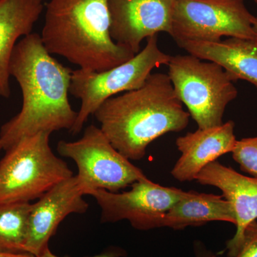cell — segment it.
I'll list each match as a JSON object with an SVG mask.
<instances>
[{
  "label": "cell",
  "mask_w": 257,
  "mask_h": 257,
  "mask_svg": "<svg viewBox=\"0 0 257 257\" xmlns=\"http://www.w3.org/2000/svg\"><path fill=\"white\" fill-rule=\"evenodd\" d=\"M9 72L21 89L23 106L2 126L3 150L37 134L70 131L77 117L68 98L72 70L52 57L39 34L32 32L17 43Z\"/></svg>",
  "instance_id": "cell-1"
},
{
  "label": "cell",
  "mask_w": 257,
  "mask_h": 257,
  "mask_svg": "<svg viewBox=\"0 0 257 257\" xmlns=\"http://www.w3.org/2000/svg\"><path fill=\"white\" fill-rule=\"evenodd\" d=\"M111 145L130 160H141L147 147L169 133L187 128L190 114L168 74L152 73L139 89L104 101L94 114Z\"/></svg>",
  "instance_id": "cell-2"
},
{
  "label": "cell",
  "mask_w": 257,
  "mask_h": 257,
  "mask_svg": "<svg viewBox=\"0 0 257 257\" xmlns=\"http://www.w3.org/2000/svg\"><path fill=\"white\" fill-rule=\"evenodd\" d=\"M42 43L83 70L103 72L135 57L111 38L108 0H50Z\"/></svg>",
  "instance_id": "cell-3"
},
{
  "label": "cell",
  "mask_w": 257,
  "mask_h": 257,
  "mask_svg": "<svg viewBox=\"0 0 257 257\" xmlns=\"http://www.w3.org/2000/svg\"><path fill=\"white\" fill-rule=\"evenodd\" d=\"M50 133L22 140L0 161V204L40 199L73 172L50 146Z\"/></svg>",
  "instance_id": "cell-4"
},
{
  "label": "cell",
  "mask_w": 257,
  "mask_h": 257,
  "mask_svg": "<svg viewBox=\"0 0 257 257\" xmlns=\"http://www.w3.org/2000/svg\"><path fill=\"white\" fill-rule=\"evenodd\" d=\"M168 75L174 90L199 128L220 126L225 109L238 91L221 66L195 56L171 57Z\"/></svg>",
  "instance_id": "cell-5"
},
{
  "label": "cell",
  "mask_w": 257,
  "mask_h": 257,
  "mask_svg": "<svg viewBox=\"0 0 257 257\" xmlns=\"http://www.w3.org/2000/svg\"><path fill=\"white\" fill-rule=\"evenodd\" d=\"M157 35L147 39L143 50L124 63L103 72L72 71L69 93L81 100V107L71 133L77 135L88 118L109 98L144 85L154 69L168 64L172 56L158 46Z\"/></svg>",
  "instance_id": "cell-6"
},
{
  "label": "cell",
  "mask_w": 257,
  "mask_h": 257,
  "mask_svg": "<svg viewBox=\"0 0 257 257\" xmlns=\"http://www.w3.org/2000/svg\"><path fill=\"white\" fill-rule=\"evenodd\" d=\"M57 152L75 162L78 171L75 177L84 195L98 189L118 192L147 177L113 147L100 127L93 124L77 141L59 142Z\"/></svg>",
  "instance_id": "cell-7"
},
{
  "label": "cell",
  "mask_w": 257,
  "mask_h": 257,
  "mask_svg": "<svg viewBox=\"0 0 257 257\" xmlns=\"http://www.w3.org/2000/svg\"><path fill=\"white\" fill-rule=\"evenodd\" d=\"M253 17L243 0H175L170 36L175 41L219 42L222 37L257 40Z\"/></svg>",
  "instance_id": "cell-8"
},
{
  "label": "cell",
  "mask_w": 257,
  "mask_h": 257,
  "mask_svg": "<svg viewBox=\"0 0 257 257\" xmlns=\"http://www.w3.org/2000/svg\"><path fill=\"white\" fill-rule=\"evenodd\" d=\"M127 192L98 189L91 193L101 209L102 223L126 220L135 229L147 231L162 228L167 211L185 191L152 182L148 177L137 181Z\"/></svg>",
  "instance_id": "cell-9"
},
{
  "label": "cell",
  "mask_w": 257,
  "mask_h": 257,
  "mask_svg": "<svg viewBox=\"0 0 257 257\" xmlns=\"http://www.w3.org/2000/svg\"><path fill=\"white\" fill-rule=\"evenodd\" d=\"M175 0H108L111 38L137 55L141 43L160 32L172 34Z\"/></svg>",
  "instance_id": "cell-10"
},
{
  "label": "cell",
  "mask_w": 257,
  "mask_h": 257,
  "mask_svg": "<svg viewBox=\"0 0 257 257\" xmlns=\"http://www.w3.org/2000/svg\"><path fill=\"white\" fill-rule=\"evenodd\" d=\"M84 196L73 176L57 184L32 204L25 253L40 256L49 248L51 237L67 216L87 212L89 204Z\"/></svg>",
  "instance_id": "cell-11"
},
{
  "label": "cell",
  "mask_w": 257,
  "mask_h": 257,
  "mask_svg": "<svg viewBox=\"0 0 257 257\" xmlns=\"http://www.w3.org/2000/svg\"><path fill=\"white\" fill-rule=\"evenodd\" d=\"M195 180L219 189L234 208L236 232L226 241V250L227 257H234L242 245L246 229L257 219V178L241 175L215 161L206 166Z\"/></svg>",
  "instance_id": "cell-12"
},
{
  "label": "cell",
  "mask_w": 257,
  "mask_h": 257,
  "mask_svg": "<svg viewBox=\"0 0 257 257\" xmlns=\"http://www.w3.org/2000/svg\"><path fill=\"white\" fill-rule=\"evenodd\" d=\"M235 124L230 121L220 126L198 128L176 140L181 156L171 175L179 182L195 180L198 174L206 167L227 153H231L237 140Z\"/></svg>",
  "instance_id": "cell-13"
},
{
  "label": "cell",
  "mask_w": 257,
  "mask_h": 257,
  "mask_svg": "<svg viewBox=\"0 0 257 257\" xmlns=\"http://www.w3.org/2000/svg\"><path fill=\"white\" fill-rule=\"evenodd\" d=\"M175 42L190 55L219 64L234 82L246 81L257 89V40L229 37L219 42Z\"/></svg>",
  "instance_id": "cell-14"
},
{
  "label": "cell",
  "mask_w": 257,
  "mask_h": 257,
  "mask_svg": "<svg viewBox=\"0 0 257 257\" xmlns=\"http://www.w3.org/2000/svg\"><path fill=\"white\" fill-rule=\"evenodd\" d=\"M43 0H0V96L10 97L9 67L19 39L32 33Z\"/></svg>",
  "instance_id": "cell-15"
},
{
  "label": "cell",
  "mask_w": 257,
  "mask_h": 257,
  "mask_svg": "<svg viewBox=\"0 0 257 257\" xmlns=\"http://www.w3.org/2000/svg\"><path fill=\"white\" fill-rule=\"evenodd\" d=\"M211 221H224L236 224V215L231 203L222 195L184 192L164 216L162 227L174 230L184 229L188 226H199Z\"/></svg>",
  "instance_id": "cell-16"
},
{
  "label": "cell",
  "mask_w": 257,
  "mask_h": 257,
  "mask_svg": "<svg viewBox=\"0 0 257 257\" xmlns=\"http://www.w3.org/2000/svg\"><path fill=\"white\" fill-rule=\"evenodd\" d=\"M30 202L0 204V253H25Z\"/></svg>",
  "instance_id": "cell-17"
},
{
  "label": "cell",
  "mask_w": 257,
  "mask_h": 257,
  "mask_svg": "<svg viewBox=\"0 0 257 257\" xmlns=\"http://www.w3.org/2000/svg\"><path fill=\"white\" fill-rule=\"evenodd\" d=\"M231 154L242 172L257 178V136L237 140Z\"/></svg>",
  "instance_id": "cell-18"
},
{
  "label": "cell",
  "mask_w": 257,
  "mask_h": 257,
  "mask_svg": "<svg viewBox=\"0 0 257 257\" xmlns=\"http://www.w3.org/2000/svg\"><path fill=\"white\" fill-rule=\"evenodd\" d=\"M215 257L219 256L216 255ZM234 257H257L256 221L251 223L246 229L242 245Z\"/></svg>",
  "instance_id": "cell-19"
},
{
  "label": "cell",
  "mask_w": 257,
  "mask_h": 257,
  "mask_svg": "<svg viewBox=\"0 0 257 257\" xmlns=\"http://www.w3.org/2000/svg\"><path fill=\"white\" fill-rule=\"evenodd\" d=\"M125 255V251L124 250L121 249L119 248H113L111 249L107 250V251H104V252L100 253L99 255H96L94 256L89 257H121L124 256ZM35 257H64V256H59L57 255L54 254L52 251H50V248H47L41 255Z\"/></svg>",
  "instance_id": "cell-20"
},
{
  "label": "cell",
  "mask_w": 257,
  "mask_h": 257,
  "mask_svg": "<svg viewBox=\"0 0 257 257\" xmlns=\"http://www.w3.org/2000/svg\"><path fill=\"white\" fill-rule=\"evenodd\" d=\"M194 251H195V257H215L216 254L212 251H209L204 247V245L200 241H196L194 243Z\"/></svg>",
  "instance_id": "cell-21"
},
{
  "label": "cell",
  "mask_w": 257,
  "mask_h": 257,
  "mask_svg": "<svg viewBox=\"0 0 257 257\" xmlns=\"http://www.w3.org/2000/svg\"><path fill=\"white\" fill-rule=\"evenodd\" d=\"M0 257H35L30 253H0Z\"/></svg>",
  "instance_id": "cell-22"
},
{
  "label": "cell",
  "mask_w": 257,
  "mask_h": 257,
  "mask_svg": "<svg viewBox=\"0 0 257 257\" xmlns=\"http://www.w3.org/2000/svg\"><path fill=\"white\" fill-rule=\"evenodd\" d=\"M253 30L255 32V35H256V39H257V17H253Z\"/></svg>",
  "instance_id": "cell-23"
},
{
  "label": "cell",
  "mask_w": 257,
  "mask_h": 257,
  "mask_svg": "<svg viewBox=\"0 0 257 257\" xmlns=\"http://www.w3.org/2000/svg\"><path fill=\"white\" fill-rule=\"evenodd\" d=\"M2 150H3V149H2L1 145H0V151H1Z\"/></svg>",
  "instance_id": "cell-24"
},
{
  "label": "cell",
  "mask_w": 257,
  "mask_h": 257,
  "mask_svg": "<svg viewBox=\"0 0 257 257\" xmlns=\"http://www.w3.org/2000/svg\"><path fill=\"white\" fill-rule=\"evenodd\" d=\"M255 3H257V0H254Z\"/></svg>",
  "instance_id": "cell-25"
}]
</instances>
